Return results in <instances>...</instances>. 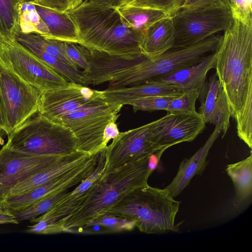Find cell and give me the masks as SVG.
Segmentation results:
<instances>
[{"mask_svg":"<svg viewBox=\"0 0 252 252\" xmlns=\"http://www.w3.org/2000/svg\"><path fill=\"white\" fill-rule=\"evenodd\" d=\"M216 74L239 138L252 148V25L234 19L216 51Z\"/></svg>","mask_w":252,"mask_h":252,"instance_id":"1","label":"cell"},{"mask_svg":"<svg viewBox=\"0 0 252 252\" xmlns=\"http://www.w3.org/2000/svg\"><path fill=\"white\" fill-rule=\"evenodd\" d=\"M150 157L103 173L84 203L70 215L50 227L46 234L81 232L126 195L148 185V178L153 171L149 164Z\"/></svg>","mask_w":252,"mask_h":252,"instance_id":"2","label":"cell"},{"mask_svg":"<svg viewBox=\"0 0 252 252\" xmlns=\"http://www.w3.org/2000/svg\"><path fill=\"white\" fill-rule=\"evenodd\" d=\"M67 13L76 26L79 44L111 54L141 52L144 32L125 26L116 9L83 1Z\"/></svg>","mask_w":252,"mask_h":252,"instance_id":"3","label":"cell"},{"mask_svg":"<svg viewBox=\"0 0 252 252\" xmlns=\"http://www.w3.org/2000/svg\"><path fill=\"white\" fill-rule=\"evenodd\" d=\"M181 203L164 189L148 184L126 195L105 214L132 221L142 233L176 232L181 224H175Z\"/></svg>","mask_w":252,"mask_h":252,"instance_id":"4","label":"cell"},{"mask_svg":"<svg viewBox=\"0 0 252 252\" xmlns=\"http://www.w3.org/2000/svg\"><path fill=\"white\" fill-rule=\"evenodd\" d=\"M221 37L222 34L218 33L195 44L171 48L156 56L144 54L133 66L114 76L109 82L108 87L131 86L156 81L195 64L217 50Z\"/></svg>","mask_w":252,"mask_h":252,"instance_id":"5","label":"cell"},{"mask_svg":"<svg viewBox=\"0 0 252 252\" xmlns=\"http://www.w3.org/2000/svg\"><path fill=\"white\" fill-rule=\"evenodd\" d=\"M77 143L67 127L37 113L8 135L5 145L31 155L63 156L76 151Z\"/></svg>","mask_w":252,"mask_h":252,"instance_id":"6","label":"cell"},{"mask_svg":"<svg viewBox=\"0 0 252 252\" xmlns=\"http://www.w3.org/2000/svg\"><path fill=\"white\" fill-rule=\"evenodd\" d=\"M174 32L172 48L189 46L224 32L234 19L225 6L180 9L171 16Z\"/></svg>","mask_w":252,"mask_h":252,"instance_id":"7","label":"cell"},{"mask_svg":"<svg viewBox=\"0 0 252 252\" xmlns=\"http://www.w3.org/2000/svg\"><path fill=\"white\" fill-rule=\"evenodd\" d=\"M0 63L41 93L69 83L15 38L0 35Z\"/></svg>","mask_w":252,"mask_h":252,"instance_id":"8","label":"cell"},{"mask_svg":"<svg viewBox=\"0 0 252 252\" xmlns=\"http://www.w3.org/2000/svg\"><path fill=\"white\" fill-rule=\"evenodd\" d=\"M122 107L105 101L66 115L58 123L69 128L76 136L77 151L93 155L104 149V128L110 122L117 121Z\"/></svg>","mask_w":252,"mask_h":252,"instance_id":"9","label":"cell"},{"mask_svg":"<svg viewBox=\"0 0 252 252\" xmlns=\"http://www.w3.org/2000/svg\"><path fill=\"white\" fill-rule=\"evenodd\" d=\"M41 93L0 63V94L7 136L38 113Z\"/></svg>","mask_w":252,"mask_h":252,"instance_id":"10","label":"cell"},{"mask_svg":"<svg viewBox=\"0 0 252 252\" xmlns=\"http://www.w3.org/2000/svg\"><path fill=\"white\" fill-rule=\"evenodd\" d=\"M153 125V121L128 131L120 132L105 149L103 173L150 157L158 151L166 148L158 147L154 143L152 137Z\"/></svg>","mask_w":252,"mask_h":252,"instance_id":"11","label":"cell"},{"mask_svg":"<svg viewBox=\"0 0 252 252\" xmlns=\"http://www.w3.org/2000/svg\"><path fill=\"white\" fill-rule=\"evenodd\" d=\"M104 101L101 91L69 82L63 87L41 93L38 113L58 123L66 115Z\"/></svg>","mask_w":252,"mask_h":252,"instance_id":"12","label":"cell"},{"mask_svg":"<svg viewBox=\"0 0 252 252\" xmlns=\"http://www.w3.org/2000/svg\"><path fill=\"white\" fill-rule=\"evenodd\" d=\"M62 157L31 155L4 145L0 149V202L17 184L51 166Z\"/></svg>","mask_w":252,"mask_h":252,"instance_id":"13","label":"cell"},{"mask_svg":"<svg viewBox=\"0 0 252 252\" xmlns=\"http://www.w3.org/2000/svg\"><path fill=\"white\" fill-rule=\"evenodd\" d=\"M105 149L99 151L97 165L92 175L72 191L67 192L47 212L30 221L32 224L28 226L27 233L45 234L50 227L70 215L84 203L104 172Z\"/></svg>","mask_w":252,"mask_h":252,"instance_id":"14","label":"cell"},{"mask_svg":"<svg viewBox=\"0 0 252 252\" xmlns=\"http://www.w3.org/2000/svg\"><path fill=\"white\" fill-rule=\"evenodd\" d=\"M96 164L88 159L79 167L44 185L27 192L6 197L0 201L2 208L15 213L35 202L52 194L68 191L86 180L94 172Z\"/></svg>","mask_w":252,"mask_h":252,"instance_id":"15","label":"cell"},{"mask_svg":"<svg viewBox=\"0 0 252 252\" xmlns=\"http://www.w3.org/2000/svg\"><path fill=\"white\" fill-rule=\"evenodd\" d=\"M206 123L199 113L181 114L167 113L153 121L152 137L158 147L168 148L184 142H191L204 130Z\"/></svg>","mask_w":252,"mask_h":252,"instance_id":"16","label":"cell"},{"mask_svg":"<svg viewBox=\"0 0 252 252\" xmlns=\"http://www.w3.org/2000/svg\"><path fill=\"white\" fill-rule=\"evenodd\" d=\"M198 99L200 104L198 113L206 124L215 126L220 123L223 138L230 127L231 117L225 94L216 73L207 81Z\"/></svg>","mask_w":252,"mask_h":252,"instance_id":"17","label":"cell"},{"mask_svg":"<svg viewBox=\"0 0 252 252\" xmlns=\"http://www.w3.org/2000/svg\"><path fill=\"white\" fill-rule=\"evenodd\" d=\"M222 126L218 123L204 145L191 157L184 158L180 163L177 173L164 189L174 198L181 193L195 175H201L208 161L209 152L214 142L222 133Z\"/></svg>","mask_w":252,"mask_h":252,"instance_id":"18","label":"cell"},{"mask_svg":"<svg viewBox=\"0 0 252 252\" xmlns=\"http://www.w3.org/2000/svg\"><path fill=\"white\" fill-rule=\"evenodd\" d=\"M102 99L116 105H129L138 99L153 96L177 97L182 93L173 84L160 81L148 82L141 84L120 88L108 87L101 91Z\"/></svg>","mask_w":252,"mask_h":252,"instance_id":"19","label":"cell"},{"mask_svg":"<svg viewBox=\"0 0 252 252\" xmlns=\"http://www.w3.org/2000/svg\"><path fill=\"white\" fill-rule=\"evenodd\" d=\"M91 156L77 150L63 156L51 166L17 184L10 190L6 197L27 192L53 181L80 166Z\"/></svg>","mask_w":252,"mask_h":252,"instance_id":"20","label":"cell"},{"mask_svg":"<svg viewBox=\"0 0 252 252\" xmlns=\"http://www.w3.org/2000/svg\"><path fill=\"white\" fill-rule=\"evenodd\" d=\"M216 57V51L211 53L198 63L183 68L156 81L173 84L182 93L190 90H196L199 94L207 82V73L215 67Z\"/></svg>","mask_w":252,"mask_h":252,"instance_id":"21","label":"cell"},{"mask_svg":"<svg viewBox=\"0 0 252 252\" xmlns=\"http://www.w3.org/2000/svg\"><path fill=\"white\" fill-rule=\"evenodd\" d=\"M33 4L49 30L48 34L43 37L50 39L80 43L76 26L67 12Z\"/></svg>","mask_w":252,"mask_h":252,"instance_id":"22","label":"cell"},{"mask_svg":"<svg viewBox=\"0 0 252 252\" xmlns=\"http://www.w3.org/2000/svg\"><path fill=\"white\" fill-rule=\"evenodd\" d=\"M174 32L171 16L157 22L144 32L141 51L148 57L161 54L172 48Z\"/></svg>","mask_w":252,"mask_h":252,"instance_id":"23","label":"cell"},{"mask_svg":"<svg viewBox=\"0 0 252 252\" xmlns=\"http://www.w3.org/2000/svg\"><path fill=\"white\" fill-rule=\"evenodd\" d=\"M116 9L125 26L143 32L157 22L169 16L158 9L126 4Z\"/></svg>","mask_w":252,"mask_h":252,"instance_id":"24","label":"cell"},{"mask_svg":"<svg viewBox=\"0 0 252 252\" xmlns=\"http://www.w3.org/2000/svg\"><path fill=\"white\" fill-rule=\"evenodd\" d=\"M226 171L235 190L236 201L240 204L252 194V155L238 162L227 165Z\"/></svg>","mask_w":252,"mask_h":252,"instance_id":"25","label":"cell"},{"mask_svg":"<svg viewBox=\"0 0 252 252\" xmlns=\"http://www.w3.org/2000/svg\"><path fill=\"white\" fill-rule=\"evenodd\" d=\"M20 44L67 81L87 85L85 74L83 71L74 69L59 58L32 44L26 43Z\"/></svg>","mask_w":252,"mask_h":252,"instance_id":"26","label":"cell"},{"mask_svg":"<svg viewBox=\"0 0 252 252\" xmlns=\"http://www.w3.org/2000/svg\"><path fill=\"white\" fill-rule=\"evenodd\" d=\"M21 0H0V35L15 38L20 32Z\"/></svg>","mask_w":252,"mask_h":252,"instance_id":"27","label":"cell"},{"mask_svg":"<svg viewBox=\"0 0 252 252\" xmlns=\"http://www.w3.org/2000/svg\"><path fill=\"white\" fill-rule=\"evenodd\" d=\"M19 30L22 33H37L43 36L48 34L49 30L30 2H23L19 17Z\"/></svg>","mask_w":252,"mask_h":252,"instance_id":"28","label":"cell"},{"mask_svg":"<svg viewBox=\"0 0 252 252\" xmlns=\"http://www.w3.org/2000/svg\"><path fill=\"white\" fill-rule=\"evenodd\" d=\"M68 191L44 197L14 214L19 222L32 220L49 211Z\"/></svg>","mask_w":252,"mask_h":252,"instance_id":"29","label":"cell"},{"mask_svg":"<svg viewBox=\"0 0 252 252\" xmlns=\"http://www.w3.org/2000/svg\"><path fill=\"white\" fill-rule=\"evenodd\" d=\"M198 96L199 94L196 90L184 92L173 99L166 111L172 114H197L198 112L195 108V103Z\"/></svg>","mask_w":252,"mask_h":252,"instance_id":"30","label":"cell"},{"mask_svg":"<svg viewBox=\"0 0 252 252\" xmlns=\"http://www.w3.org/2000/svg\"><path fill=\"white\" fill-rule=\"evenodd\" d=\"M186 0H127L123 4L158 9L171 16L180 10Z\"/></svg>","mask_w":252,"mask_h":252,"instance_id":"31","label":"cell"},{"mask_svg":"<svg viewBox=\"0 0 252 252\" xmlns=\"http://www.w3.org/2000/svg\"><path fill=\"white\" fill-rule=\"evenodd\" d=\"M174 97L167 96H148L135 100L129 105L133 107L135 112L139 110L148 112L166 110Z\"/></svg>","mask_w":252,"mask_h":252,"instance_id":"32","label":"cell"},{"mask_svg":"<svg viewBox=\"0 0 252 252\" xmlns=\"http://www.w3.org/2000/svg\"><path fill=\"white\" fill-rule=\"evenodd\" d=\"M234 19L252 25V0H224Z\"/></svg>","mask_w":252,"mask_h":252,"instance_id":"33","label":"cell"},{"mask_svg":"<svg viewBox=\"0 0 252 252\" xmlns=\"http://www.w3.org/2000/svg\"><path fill=\"white\" fill-rule=\"evenodd\" d=\"M95 225L102 226L116 232L131 230L135 226L134 223L130 220L107 214L102 215L86 227Z\"/></svg>","mask_w":252,"mask_h":252,"instance_id":"34","label":"cell"},{"mask_svg":"<svg viewBox=\"0 0 252 252\" xmlns=\"http://www.w3.org/2000/svg\"><path fill=\"white\" fill-rule=\"evenodd\" d=\"M58 46L63 50L72 63L78 68L84 71L88 70V63L80 50L78 44L55 40Z\"/></svg>","mask_w":252,"mask_h":252,"instance_id":"35","label":"cell"},{"mask_svg":"<svg viewBox=\"0 0 252 252\" xmlns=\"http://www.w3.org/2000/svg\"><path fill=\"white\" fill-rule=\"evenodd\" d=\"M83 0H31L29 2L55 10L67 12L83 2Z\"/></svg>","mask_w":252,"mask_h":252,"instance_id":"36","label":"cell"},{"mask_svg":"<svg viewBox=\"0 0 252 252\" xmlns=\"http://www.w3.org/2000/svg\"><path fill=\"white\" fill-rule=\"evenodd\" d=\"M220 6L227 7L224 0H186L181 9H191Z\"/></svg>","mask_w":252,"mask_h":252,"instance_id":"37","label":"cell"},{"mask_svg":"<svg viewBox=\"0 0 252 252\" xmlns=\"http://www.w3.org/2000/svg\"><path fill=\"white\" fill-rule=\"evenodd\" d=\"M116 121H111L105 126L103 134L102 146L105 149L111 139L116 138L119 134Z\"/></svg>","mask_w":252,"mask_h":252,"instance_id":"38","label":"cell"},{"mask_svg":"<svg viewBox=\"0 0 252 252\" xmlns=\"http://www.w3.org/2000/svg\"><path fill=\"white\" fill-rule=\"evenodd\" d=\"M125 0H85L89 3L113 9H116L123 5Z\"/></svg>","mask_w":252,"mask_h":252,"instance_id":"39","label":"cell"},{"mask_svg":"<svg viewBox=\"0 0 252 252\" xmlns=\"http://www.w3.org/2000/svg\"><path fill=\"white\" fill-rule=\"evenodd\" d=\"M19 221L13 213H10L0 207V224H18Z\"/></svg>","mask_w":252,"mask_h":252,"instance_id":"40","label":"cell"},{"mask_svg":"<svg viewBox=\"0 0 252 252\" xmlns=\"http://www.w3.org/2000/svg\"><path fill=\"white\" fill-rule=\"evenodd\" d=\"M6 131V122L2 102L0 94V132Z\"/></svg>","mask_w":252,"mask_h":252,"instance_id":"41","label":"cell"},{"mask_svg":"<svg viewBox=\"0 0 252 252\" xmlns=\"http://www.w3.org/2000/svg\"><path fill=\"white\" fill-rule=\"evenodd\" d=\"M2 135L3 134L2 132H0V143L2 144L3 143V139H2Z\"/></svg>","mask_w":252,"mask_h":252,"instance_id":"42","label":"cell"},{"mask_svg":"<svg viewBox=\"0 0 252 252\" xmlns=\"http://www.w3.org/2000/svg\"><path fill=\"white\" fill-rule=\"evenodd\" d=\"M23 2H29L31 0H21Z\"/></svg>","mask_w":252,"mask_h":252,"instance_id":"43","label":"cell"},{"mask_svg":"<svg viewBox=\"0 0 252 252\" xmlns=\"http://www.w3.org/2000/svg\"><path fill=\"white\" fill-rule=\"evenodd\" d=\"M126 0H125V1H124V2H125L126 1Z\"/></svg>","mask_w":252,"mask_h":252,"instance_id":"44","label":"cell"},{"mask_svg":"<svg viewBox=\"0 0 252 252\" xmlns=\"http://www.w3.org/2000/svg\"><path fill=\"white\" fill-rule=\"evenodd\" d=\"M0 207H1V205H0Z\"/></svg>","mask_w":252,"mask_h":252,"instance_id":"45","label":"cell"},{"mask_svg":"<svg viewBox=\"0 0 252 252\" xmlns=\"http://www.w3.org/2000/svg\"></svg>","mask_w":252,"mask_h":252,"instance_id":"46","label":"cell"}]
</instances>
